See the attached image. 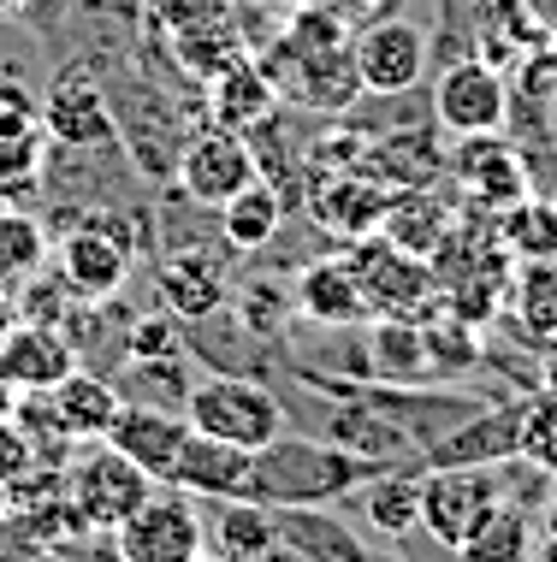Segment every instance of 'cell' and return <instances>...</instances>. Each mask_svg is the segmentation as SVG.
I'll list each match as a JSON object with an SVG mask.
<instances>
[{
    "label": "cell",
    "mask_w": 557,
    "mask_h": 562,
    "mask_svg": "<svg viewBox=\"0 0 557 562\" xmlns=\"http://www.w3.org/2000/svg\"><path fill=\"white\" fill-rule=\"evenodd\" d=\"M374 474H386L380 462L333 445V438H303V432H279L274 445L255 450L249 468V504L267 509H333L338 497L363 492Z\"/></svg>",
    "instance_id": "6da1fadb"
},
{
    "label": "cell",
    "mask_w": 557,
    "mask_h": 562,
    "mask_svg": "<svg viewBox=\"0 0 557 562\" xmlns=\"http://www.w3.org/2000/svg\"><path fill=\"white\" fill-rule=\"evenodd\" d=\"M185 420L202 438H220V445H237V450H261L285 432V403L267 385H255V379L214 373V379H196L190 385Z\"/></svg>",
    "instance_id": "7a4b0ae2"
},
{
    "label": "cell",
    "mask_w": 557,
    "mask_h": 562,
    "mask_svg": "<svg viewBox=\"0 0 557 562\" xmlns=\"http://www.w3.org/2000/svg\"><path fill=\"white\" fill-rule=\"evenodd\" d=\"M344 261H350L356 284H363L374 321H421L427 308H439V279H433V261L398 249V243L380 237V232L344 243Z\"/></svg>",
    "instance_id": "3957f363"
},
{
    "label": "cell",
    "mask_w": 557,
    "mask_h": 562,
    "mask_svg": "<svg viewBox=\"0 0 557 562\" xmlns=\"http://www.w3.org/2000/svg\"><path fill=\"white\" fill-rule=\"evenodd\" d=\"M155 485L160 480H148L125 450H113L108 438H89V450L66 474V509H71V521H78L83 533H113Z\"/></svg>",
    "instance_id": "277c9868"
},
{
    "label": "cell",
    "mask_w": 557,
    "mask_h": 562,
    "mask_svg": "<svg viewBox=\"0 0 557 562\" xmlns=\"http://www.w3.org/2000/svg\"><path fill=\"white\" fill-rule=\"evenodd\" d=\"M255 59L267 66L279 101H291V108H303V113H350L356 95H363L350 42H344V48H291V42L274 36Z\"/></svg>",
    "instance_id": "5b68a950"
},
{
    "label": "cell",
    "mask_w": 557,
    "mask_h": 562,
    "mask_svg": "<svg viewBox=\"0 0 557 562\" xmlns=\"http://www.w3.org/2000/svg\"><path fill=\"white\" fill-rule=\"evenodd\" d=\"M119 562H196L208 551V527L190 492L160 480L125 521L113 527Z\"/></svg>",
    "instance_id": "8992f818"
},
{
    "label": "cell",
    "mask_w": 557,
    "mask_h": 562,
    "mask_svg": "<svg viewBox=\"0 0 557 562\" xmlns=\"http://www.w3.org/2000/svg\"><path fill=\"white\" fill-rule=\"evenodd\" d=\"M137 261V225L119 214H89L59 237V279L83 302H113Z\"/></svg>",
    "instance_id": "52a82bcc"
},
{
    "label": "cell",
    "mask_w": 557,
    "mask_h": 562,
    "mask_svg": "<svg viewBox=\"0 0 557 562\" xmlns=\"http://www.w3.org/2000/svg\"><path fill=\"white\" fill-rule=\"evenodd\" d=\"M504 504V474L492 462H469V468H427L421 474V527L433 544L463 551L469 533Z\"/></svg>",
    "instance_id": "ba28073f"
},
{
    "label": "cell",
    "mask_w": 557,
    "mask_h": 562,
    "mask_svg": "<svg viewBox=\"0 0 557 562\" xmlns=\"http://www.w3.org/2000/svg\"><path fill=\"white\" fill-rule=\"evenodd\" d=\"M510 119V78L492 59L463 54L433 78V125L445 136H492Z\"/></svg>",
    "instance_id": "9c48e42d"
},
{
    "label": "cell",
    "mask_w": 557,
    "mask_h": 562,
    "mask_svg": "<svg viewBox=\"0 0 557 562\" xmlns=\"http://www.w3.org/2000/svg\"><path fill=\"white\" fill-rule=\"evenodd\" d=\"M255 178H261V160H255L244 131L202 125V131L185 136V148H178V190H185L196 207H225L244 184H255Z\"/></svg>",
    "instance_id": "30bf717a"
},
{
    "label": "cell",
    "mask_w": 557,
    "mask_h": 562,
    "mask_svg": "<svg viewBox=\"0 0 557 562\" xmlns=\"http://www.w3.org/2000/svg\"><path fill=\"white\" fill-rule=\"evenodd\" d=\"M356 78L363 95H410L427 78V30L403 12H380L356 30Z\"/></svg>",
    "instance_id": "8fae6325"
},
{
    "label": "cell",
    "mask_w": 557,
    "mask_h": 562,
    "mask_svg": "<svg viewBox=\"0 0 557 562\" xmlns=\"http://www.w3.org/2000/svg\"><path fill=\"white\" fill-rule=\"evenodd\" d=\"M445 172H450V184L463 190V202L487 207V214H504L510 202L528 195V166H522V155L504 143V131H492V136H450Z\"/></svg>",
    "instance_id": "7c38bea8"
},
{
    "label": "cell",
    "mask_w": 557,
    "mask_h": 562,
    "mask_svg": "<svg viewBox=\"0 0 557 562\" xmlns=\"http://www.w3.org/2000/svg\"><path fill=\"white\" fill-rule=\"evenodd\" d=\"M386 202H391V190L380 178H368L363 166H314L309 172V220L321 225V232L344 237V243L380 232Z\"/></svg>",
    "instance_id": "4fadbf2b"
},
{
    "label": "cell",
    "mask_w": 557,
    "mask_h": 562,
    "mask_svg": "<svg viewBox=\"0 0 557 562\" xmlns=\"http://www.w3.org/2000/svg\"><path fill=\"white\" fill-rule=\"evenodd\" d=\"M291 302H297V314H303V321L326 326V331H350V326H368L374 321V308H368L363 284H356L350 261H344V249L338 255H314L309 267H297Z\"/></svg>",
    "instance_id": "5bb4252c"
},
{
    "label": "cell",
    "mask_w": 557,
    "mask_h": 562,
    "mask_svg": "<svg viewBox=\"0 0 557 562\" xmlns=\"http://www.w3.org/2000/svg\"><path fill=\"white\" fill-rule=\"evenodd\" d=\"M66 373H78V349L59 338L54 326L36 321H12L0 338V385L7 391H30V397H48Z\"/></svg>",
    "instance_id": "9a60e30c"
},
{
    "label": "cell",
    "mask_w": 557,
    "mask_h": 562,
    "mask_svg": "<svg viewBox=\"0 0 557 562\" xmlns=\"http://www.w3.org/2000/svg\"><path fill=\"white\" fill-rule=\"evenodd\" d=\"M522 420L528 403H499V408H475L469 420H457L439 445L427 450V468H469V462H510L522 456Z\"/></svg>",
    "instance_id": "2e32d148"
},
{
    "label": "cell",
    "mask_w": 557,
    "mask_h": 562,
    "mask_svg": "<svg viewBox=\"0 0 557 562\" xmlns=\"http://www.w3.org/2000/svg\"><path fill=\"white\" fill-rule=\"evenodd\" d=\"M185 438H190L185 408H155V403H125V408L113 415V427H108V445L125 450L148 480H167V474H172Z\"/></svg>",
    "instance_id": "e0dca14e"
},
{
    "label": "cell",
    "mask_w": 557,
    "mask_h": 562,
    "mask_svg": "<svg viewBox=\"0 0 557 562\" xmlns=\"http://www.w3.org/2000/svg\"><path fill=\"white\" fill-rule=\"evenodd\" d=\"M249 468H255V450H237V445H220V438L190 432L167 485H178V492H190V497L237 504V497H249Z\"/></svg>",
    "instance_id": "ac0fdd59"
},
{
    "label": "cell",
    "mask_w": 557,
    "mask_h": 562,
    "mask_svg": "<svg viewBox=\"0 0 557 562\" xmlns=\"http://www.w3.org/2000/svg\"><path fill=\"white\" fill-rule=\"evenodd\" d=\"M42 131H48V143H59V148L108 143V136H113V113H108L101 83H89L83 71L48 83V95H42Z\"/></svg>",
    "instance_id": "d6986e66"
},
{
    "label": "cell",
    "mask_w": 557,
    "mask_h": 562,
    "mask_svg": "<svg viewBox=\"0 0 557 562\" xmlns=\"http://www.w3.org/2000/svg\"><path fill=\"white\" fill-rule=\"evenodd\" d=\"M155 291L167 302V314L178 326H196V321H214L225 308V267L214 261L208 249H190V255H167L155 267Z\"/></svg>",
    "instance_id": "ffe728a7"
},
{
    "label": "cell",
    "mask_w": 557,
    "mask_h": 562,
    "mask_svg": "<svg viewBox=\"0 0 557 562\" xmlns=\"http://www.w3.org/2000/svg\"><path fill=\"white\" fill-rule=\"evenodd\" d=\"M208 113H214V125L225 131H261L279 119V89L267 78V66L255 54L232 59V66L220 71V78H208Z\"/></svg>",
    "instance_id": "44dd1931"
},
{
    "label": "cell",
    "mask_w": 557,
    "mask_h": 562,
    "mask_svg": "<svg viewBox=\"0 0 557 562\" xmlns=\"http://www.w3.org/2000/svg\"><path fill=\"white\" fill-rule=\"evenodd\" d=\"M457 232V214H450V195L433 190V184H415V190H391L386 202V220H380V237H391L398 249L433 261L439 243Z\"/></svg>",
    "instance_id": "7402d4cb"
},
{
    "label": "cell",
    "mask_w": 557,
    "mask_h": 562,
    "mask_svg": "<svg viewBox=\"0 0 557 562\" xmlns=\"http://www.w3.org/2000/svg\"><path fill=\"white\" fill-rule=\"evenodd\" d=\"M279 533L291 551H303L309 562H398L380 544H368L350 521H338L333 509H274Z\"/></svg>",
    "instance_id": "603a6c76"
},
{
    "label": "cell",
    "mask_w": 557,
    "mask_h": 562,
    "mask_svg": "<svg viewBox=\"0 0 557 562\" xmlns=\"http://www.w3.org/2000/svg\"><path fill=\"white\" fill-rule=\"evenodd\" d=\"M439 131V125H433ZM433 131H391V136H374L363 148V172L380 178L386 190H415V184H439L445 172V148Z\"/></svg>",
    "instance_id": "cb8c5ba5"
},
{
    "label": "cell",
    "mask_w": 557,
    "mask_h": 562,
    "mask_svg": "<svg viewBox=\"0 0 557 562\" xmlns=\"http://www.w3.org/2000/svg\"><path fill=\"white\" fill-rule=\"evenodd\" d=\"M119 408H125V391L108 385V379H96V373H66L48 391L54 427L66 432V438H78V445H89V438H108Z\"/></svg>",
    "instance_id": "d4e9b609"
},
{
    "label": "cell",
    "mask_w": 557,
    "mask_h": 562,
    "mask_svg": "<svg viewBox=\"0 0 557 562\" xmlns=\"http://www.w3.org/2000/svg\"><path fill=\"white\" fill-rule=\"evenodd\" d=\"M368 373L386 385H427L433 356L421 338V321H368Z\"/></svg>",
    "instance_id": "484cf974"
},
{
    "label": "cell",
    "mask_w": 557,
    "mask_h": 562,
    "mask_svg": "<svg viewBox=\"0 0 557 562\" xmlns=\"http://www.w3.org/2000/svg\"><path fill=\"white\" fill-rule=\"evenodd\" d=\"M279 225H285V195L267 184V178L244 184L220 207V237H225V249H237V255L267 249V243L279 237Z\"/></svg>",
    "instance_id": "4316f807"
},
{
    "label": "cell",
    "mask_w": 557,
    "mask_h": 562,
    "mask_svg": "<svg viewBox=\"0 0 557 562\" xmlns=\"http://www.w3.org/2000/svg\"><path fill=\"white\" fill-rule=\"evenodd\" d=\"M499 249L510 255L516 267H528V261H557V202L552 195H522V202H510L504 214H499Z\"/></svg>",
    "instance_id": "83f0119b"
},
{
    "label": "cell",
    "mask_w": 557,
    "mask_h": 562,
    "mask_svg": "<svg viewBox=\"0 0 557 562\" xmlns=\"http://www.w3.org/2000/svg\"><path fill=\"white\" fill-rule=\"evenodd\" d=\"M356 497H363V515H368L374 533L403 539L410 527H421V474H410V468H386V474H374Z\"/></svg>",
    "instance_id": "f1b7e54d"
},
{
    "label": "cell",
    "mask_w": 557,
    "mask_h": 562,
    "mask_svg": "<svg viewBox=\"0 0 557 562\" xmlns=\"http://www.w3.org/2000/svg\"><path fill=\"white\" fill-rule=\"evenodd\" d=\"M510 321L534 344H557V261H528L510 279Z\"/></svg>",
    "instance_id": "f546056e"
},
{
    "label": "cell",
    "mask_w": 557,
    "mask_h": 562,
    "mask_svg": "<svg viewBox=\"0 0 557 562\" xmlns=\"http://www.w3.org/2000/svg\"><path fill=\"white\" fill-rule=\"evenodd\" d=\"M48 148L54 143L42 125L0 136V207H24L30 195L42 190V178H48Z\"/></svg>",
    "instance_id": "4dcf8cb0"
},
{
    "label": "cell",
    "mask_w": 557,
    "mask_h": 562,
    "mask_svg": "<svg viewBox=\"0 0 557 562\" xmlns=\"http://www.w3.org/2000/svg\"><path fill=\"white\" fill-rule=\"evenodd\" d=\"M528 544H534L528 515L499 504V509H492L487 521L469 533V544H463L457 557H463V562H528Z\"/></svg>",
    "instance_id": "1f68e13d"
},
{
    "label": "cell",
    "mask_w": 557,
    "mask_h": 562,
    "mask_svg": "<svg viewBox=\"0 0 557 562\" xmlns=\"http://www.w3.org/2000/svg\"><path fill=\"white\" fill-rule=\"evenodd\" d=\"M42 261H48V232L24 207H0V284L30 279Z\"/></svg>",
    "instance_id": "d6a6232c"
},
{
    "label": "cell",
    "mask_w": 557,
    "mask_h": 562,
    "mask_svg": "<svg viewBox=\"0 0 557 562\" xmlns=\"http://www.w3.org/2000/svg\"><path fill=\"white\" fill-rule=\"evenodd\" d=\"M172 48H178V59H185L196 78H220V71L232 66V59H244V54H249L232 19L202 24V30H185V36H172Z\"/></svg>",
    "instance_id": "836d02e7"
},
{
    "label": "cell",
    "mask_w": 557,
    "mask_h": 562,
    "mask_svg": "<svg viewBox=\"0 0 557 562\" xmlns=\"http://www.w3.org/2000/svg\"><path fill=\"white\" fill-rule=\"evenodd\" d=\"M522 456L557 468V403H528V420H522Z\"/></svg>",
    "instance_id": "e575fe53"
},
{
    "label": "cell",
    "mask_w": 557,
    "mask_h": 562,
    "mask_svg": "<svg viewBox=\"0 0 557 562\" xmlns=\"http://www.w3.org/2000/svg\"><path fill=\"white\" fill-rule=\"evenodd\" d=\"M160 19H167L172 36H185V30L232 19V0H160Z\"/></svg>",
    "instance_id": "d590c367"
},
{
    "label": "cell",
    "mask_w": 557,
    "mask_h": 562,
    "mask_svg": "<svg viewBox=\"0 0 557 562\" xmlns=\"http://www.w3.org/2000/svg\"><path fill=\"white\" fill-rule=\"evenodd\" d=\"M244 308H279V291H267V284H249V291H244ZM244 321H249V331H274V326H279L274 314H244Z\"/></svg>",
    "instance_id": "8d00e7d4"
},
{
    "label": "cell",
    "mask_w": 557,
    "mask_h": 562,
    "mask_svg": "<svg viewBox=\"0 0 557 562\" xmlns=\"http://www.w3.org/2000/svg\"><path fill=\"white\" fill-rule=\"evenodd\" d=\"M314 7L338 12L344 24H368V19H380V0H314Z\"/></svg>",
    "instance_id": "74e56055"
},
{
    "label": "cell",
    "mask_w": 557,
    "mask_h": 562,
    "mask_svg": "<svg viewBox=\"0 0 557 562\" xmlns=\"http://www.w3.org/2000/svg\"><path fill=\"white\" fill-rule=\"evenodd\" d=\"M19 321V308H12V296H7V284H0V338H7V326Z\"/></svg>",
    "instance_id": "f35d334b"
},
{
    "label": "cell",
    "mask_w": 557,
    "mask_h": 562,
    "mask_svg": "<svg viewBox=\"0 0 557 562\" xmlns=\"http://www.w3.org/2000/svg\"><path fill=\"white\" fill-rule=\"evenodd\" d=\"M30 7V0H0V12H24Z\"/></svg>",
    "instance_id": "ab89813d"
},
{
    "label": "cell",
    "mask_w": 557,
    "mask_h": 562,
    "mask_svg": "<svg viewBox=\"0 0 557 562\" xmlns=\"http://www.w3.org/2000/svg\"><path fill=\"white\" fill-rule=\"evenodd\" d=\"M196 562H225V557H208V551H202V557H196Z\"/></svg>",
    "instance_id": "60d3db41"
}]
</instances>
